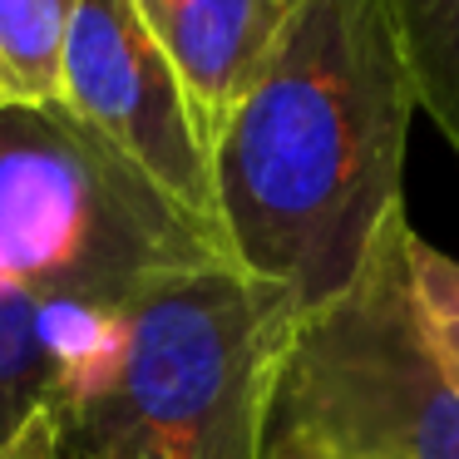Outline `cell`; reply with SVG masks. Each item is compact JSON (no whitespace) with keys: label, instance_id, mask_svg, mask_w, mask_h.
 Returning a JSON list of instances; mask_svg holds the SVG:
<instances>
[{"label":"cell","instance_id":"obj_5","mask_svg":"<svg viewBox=\"0 0 459 459\" xmlns=\"http://www.w3.org/2000/svg\"><path fill=\"white\" fill-rule=\"evenodd\" d=\"M60 109L222 242L212 149L198 134L178 70L139 21L134 0H80L60 55Z\"/></svg>","mask_w":459,"mask_h":459},{"label":"cell","instance_id":"obj_9","mask_svg":"<svg viewBox=\"0 0 459 459\" xmlns=\"http://www.w3.org/2000/svg\"><path fill=\"white\" fill-rule=\"evenodd\" d=\"M410 291H415V311L425 326L429 346L439 351L449 370L459 376V262L410 232Z\"/></svg>","mask_w":459,"mask_h":459},{"label":"cell","instance_id":"obj_7","mask_svg":"<svg viewBox=\"0 0 459 459\" xmlns=\"http://www.w3.org/2000/svg\"><path fill=\"white\" fill-rule=\"evenodd\" d=\"M415 109L459 163V0H385Z\"/></svg>","mask_w":459,"mask_h":459},{"label":"cell","instance_id":"obj_3","mask_svg":"<svg viewBox=\"0 0 459 459\" xmlns=\"http://www.w3.org/2000/svg\"><path fill=\"white\" fill-rule=\"evenodd\" d=\"M301 311L238 262L159 277L119 366L70 415V459H267L272 400Z\"/></svg>","mask_w":459,"mask_h":459},{"label":"cell","instance_id":"obj_6","mask_svg":"<svg viewBox=\"0 0 459 459\" xmlns=\"http://www.w3.org/2000/svg\"><path fill=\"white\" fill-rule=\"evenodd\" d=\"M301 0H134L139 21L178 70L203 143H218L267 70Z\"/></svg>","mask_w":459,"mask_h":459},{"label":"cell","instance_id":"obj_1","mask_svg":"<svg viewBox=\"0 0 459 459\" xmlns=\"http://www.w3.org/2000/svg\"><path fill=\"white\" fill-rule=\"evenodd\" d=\"M415 119L385 0H301L212 143L222 247L301 316L331 307L405 208Z\"/></svg>","mask_w":459,"mask_h":459},{"label":"cell","instance_id":"obj_12","mask_svg":"<svg viewBox=\"0 0 459 459\" xmlns=\"http://www.w3.org/2000/svg\"><path fill=\"white\" fill-rule=\"evenodd\" d=\"M0 109H5V104H0Z\"/></svg>","mask_w":459,"mask_h":459},{"label":"cell","instance_id":"obj_10","mask_svg":"<svg viewBox=\"0 0 459 459\" xmlns=\"http://www.w3.org/2000/svg\"><path fill=\"white\" fill-rule=\"evenodd\" d=\"M0 459H70V449H65V425L55 415H40L35 425H25L15 439L0 445Z\"/></svg>","mask_w":459,"mask_h":459},{"label":"cell","instance_id":"obj_2","mask_svg":"<svg viewBox=\"0 0 459 459\" xmlns=\"http://www.w3.org/2000/svg\"><path fill=\"white\" fill-rule=\"evenodd\" d=\"M203 262L232 257L65 109H0V445L40 415L70 425L134 301Z\"/></svg>","mask_w":459,"mask_h":459},{"label":"cell","instance_id":"obj_8","mask_svg":"<svg viewBox=\"0 0 459 459\" xmlns=\"http://www.w3.org/2000/svg\"><path fill=\"white\" fill-rule=\"evenodd\" d=\"M80 0H0V104L60 109V55Z\"/></svg>","mask_w":459,"mask_h":459},{"label":"cell","instance_id":"obj_11","mask_svg":"<svg viewBox=\"0 0 459 459\" xmlns=\"http://www.w3.org/2000/svg\"><path fill=\"white\" fill-rule=\"evenodd\" d=\"M267 459H326V455H316V449L297 445V439H281V435H272V445H267Z\"/></svg>","mask_w":459,"mask_h":459},{"label":"cell","instance_id":"obj_4","mask_svg":"<svg viewBox=\"0 0 459 459\" xmlns=\"http://www.w3.org/2000/svg\"><path fill=\"white\" fill-rule=\"evenodd\" d=\"M410 232L400 208L351 291L297 321L272 435L326 459H459V376L420 326Z\"/></svg>","mask_w":459,"mask_h":459}]
</instances>
